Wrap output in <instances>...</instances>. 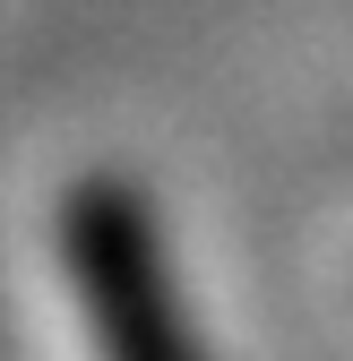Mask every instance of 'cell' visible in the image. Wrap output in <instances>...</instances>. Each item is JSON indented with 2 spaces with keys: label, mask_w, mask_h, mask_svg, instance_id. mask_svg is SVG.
<instances>
[{
  "label": "cell",
  "mask_w": 353,
  "mask_h": 361,
  "mask_svg": "<svg viewBox=\"0 0 353 361\" xmlns=\"http://www.w3.org/2000/svg\"><path fill=\"white\" fill-rule=\"evenodd\" d=\"M61 250H69V284H78V310L95 327L104 361H207L198 336L181 327V310H172V276H164L155 224L112 172L69 190Z\"/></svg>",
  "instance_id": "1"
}]
</instances>
